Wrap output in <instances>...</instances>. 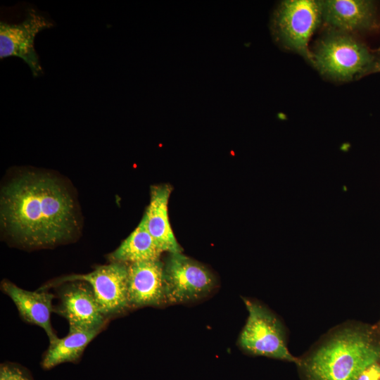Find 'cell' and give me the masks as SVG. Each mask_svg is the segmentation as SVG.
I'll use <instances>...</instances> for the list:
<instances>
[{
    "label": "cell",
    "mask_w": 380,
    "mask_h": 380,
    "mask_svg": "<svg viewBox=\"0 0 380 380\" xmlns=\"http://www.w3.org/2000/svg\"><path fill=\"white\" fill-rule=\"evenodd\" d=\"M1 222L18 243L30 247L68 240L77 228L68 190L56 179L35 172L23 174L2 188Z\"/></svg>",
    "instance_id": "6da1fadb"
},
{
    "label": "cell",
    "mask_w": 380,
    "mask_h": 380,
    "mask_svg": "<svg viewBox=\"0 0 380 380\" xmlns=\"http://www.w3.org/2000/svg\"><path fill=\"white\" fill-rule=\"evenodd\" d=\"M376 363L380 364V328L346 324L322 338L297 365L305 380H356Z\"/></svg>",
    "instance_id": "7a4b0ae2"
},
{
    "label": "cell",
    "mask_w": 380,
    "mask_h": 380,
    "mask_svg": "<svg viewBox=\"0 0 380 380\" xmlns=\"http://www.w3.org/2000/svg\"><path fill=\"white\" fill-rule=\"evenodd\" d=\"M374 60L364 44L338 31L322 38L312 54V63L320 72L337 80L369 73Z\"/></svg>",
    "instance_id": "3957f363"
},
{
    "label": "cell",
    "mask_w": 380,
    "mask_h": 380,
    "mask_svg": "<svg viewBox=\"0 0 380 380\" xmlns=\"http://www.w3.org/2000/svg\"><path fill=\"white\" fill-rule=\"evenodd\" d=\"M248 317L239 336V345L246 352L295 362L299 358L289 350L279 320L269 310L253 300L243 298Z\"/></svg>",
    "instance_id": "277c9868"
},
{
    "label": "cell",
    "mask_w": 380,
    "mask_h": 380,
    "mask_svg": "<svg viewBox=\"0 0 380 380\" xmlns=\"http://www.w3.org/2000/svg\"><path fill=\"white\" fill-rule=\"evenodd\" d=\"M322 20L319 1L288 0L283 1L277 11L274 27L287 48L312 63L308 44Z\"/></svg>",
    "instance_id": "5b68a950"
},
{
    "label": "cell",
    "mask_w": 380,
    "mask_h": 380,
    "mask_svg": "<svg viewBox=\"0 0 380 380\" xmlns=\"http://www.w3.org/2000/svg\"><path fill=\"white\" fill-rule=\"evenodd\" d=\"M165 301L180 303L198 299L215 285L213 274L182 253H170L164 264Z\"/></svg>",
    "instance_id": "8992f818"
},
{
    "label": "cell",
    "mask_w": 380,
    "mask_h": 380,
    "mask_svg": "<svg viewBox=\"0 0 380 380\" xmlns=\"http://www.w3.org/2000/svg\"><path fill=\"white\" fill-rule=\"evenodd\" d=\"M53 26L52 21L33 8L27 11L19 23H0V58L17 56L30 68L32 75L42 74L38 55L34 47L37 34Z\"/></svg>",
    "instance_id": "52a82bcc"
},
{
    "label": "cell",
    "mask_w": 380,
    "mask_h": 380,
    "mask_svg": "<svg viewBox=\"0 0 380 380\" xmlns=\"http://www.w3.org/2000/svg\"><path fill=\"white\" fill-rule=\"evenodd\" d=\"M127 274V264L112 262L98 267L88 274L65 277L57 282L82 281L89 284L101 311L107 317L129 307Z\"/></svg>",
    "instance_id": "ba28073f"
},
{
    "label": "cell",
    "mask_w": 380,
    "mask_h": 380,
    "mask_svg": "<svg viewBox=\"0 0 380 380\" xmlns=\"http://www.w3.org/2000/svg\"><path fill=\"white\" fill-rule=\"evenodd\" d=\"M57 311L67 319L69 331L102 329L106 319L92 288L85 283L72 284L64 289Z\"/></svg>",
    "instance_id": "9c48e42d"
},
{
    "label": "cell",
    "mask_w": 380,
    "mask_h": 380,
    "mask_svg": "<svg viewBox=\"0 0 380 380\" xmlns=\"http://www.w3.org/2000/svg\"><path fill=\"white\" fill-rule=\"evenodd\" d=\"M129 305H159L165 301L164 264L160 260L142 261L127 265Z\"/></svg>",
    "instance_id": "30bf717a"
},
{
    "label": "cell",
    "mask_w": 380,
    "mask_h": 380,
    "mask_svg": "<svg viewBox=\"0 0 380 380\" xmlns=\"http://www.w3.org/2000/svg\"><path fill=\"white\" fill-rule=\"evenodd\" d=\"M322 19L338 32L348 33L367 30L374 21L375 7L367 0H323Z\"/></svg>",
    "instance_id": "8fae6325"
},
{
    "label": "cell",
    "mask_w": 380,
    "mask_h": 380,
    "mask_svg": "<svg viewBox=\"0 0 380 380\" xmlns=\"http://www.w3.org/2000/svg\"><path fill=\"white\" fill-rule=\"evenodd\" d=\"M1 289L13 301L25 321L37 325L45 331L49 343L58 338L51 327L50 319L54 298L52 293L47 291H29L8 281H2Z\"/></svg>",
    "instance_id": "7c38bea8"
},
{
    "label": "cell",
    "mask_w": 380,
    "mask_h": 380,
    "mask_svg": "<svg viewBox=\"0 0 380 380\" xmlns=\"http://www.w3.org/2000/svg\"><path fill=\"white\" fill-rule=\"evenodd\" d=\"M172 188L168 184L152 186L149 205L143 216L146 227L163 252L182 253L171 228L167 204Z\"/></svg>",
    "instance_id": "4fadbf2b"
},
{
    "label": "cell",
    "mask_w": 380,
    "mask_h": 380,
    "mask_svg": "<svg viewBox=\"0 0 380 380\" xmlns=\"http://www.w3.org/2000/svg\"><path fill=\"white\" fill-rule=\"evenodd\" d=\"M162 253L148 232L142 217L136 229L108 258L112 262L130 264L159 260Z\"/></svg>",
    "instance_id": "5bb4252c"
},
{
    "label": "cell",
    "mask_w": 380,
    "mask_h": 380,
    "mask_svg": "<svg viewBox=\"0 0 380 380\" xmlns=\"http://www.w3.org/2000/svg\"><path fill=\"white\" fill-rule=\"evenodd\" d=\"M102 329L69 331L68 334L49 343L42 360V367L50 369L64 362H76L85 348Z\"/></svg>",
    "instance_id": "9a60e30c"
},
{
    "label": "cell",
    "mask_w": 380,
    "mask_h": 380,
    "mask_svg": "<svg viewBox=\"0 0 380 380\" xmlns=\"http://www.w3.org/2000/svg\"><path fill=\"white\" fill-rule=\"evenodd\" d=\"M0 380H32L30 373L20 365L4 363L0 367Z\"/></svg>",
    "instance_id": "2e32d148"
},
{
    "label": "cell",
    "mask_w": 380,
    "mask_h": 380,
    "mask_svg": "<svg viewBox=\"0 0 380 380\" xmlns=\"http://www.w3.org/2000/svg\"><path fill=\"white\" fill-rule=\"evenodd\" d=\"M356 380H380V364H374L365 369Z\"/></svg>",
    "instance_id": "e0dca14e"
},
{
    "label": "cell",
    "mask_w": 380,
    "mask_h": 380,
    "mask_svg": "<svg viewBox=\"0 0 380 380\" xmlns=\"http://www.w3.org/2000/svg\"><path fill=\"white\" fill-rule=\"evenodd\" d=\"M376 72H380V56L377 59L374 60V62L373 63L369 71V73Z\"/></svg>",
    "instance_id": "ac0fdd59"
},
{
    "label": "cell",
    "mask_w": 380,
    "mask_h": 380,
    "mask_svg": "<svg viewBox=\"0 0 380 380\" xmlns=\"http://www.w3.org/2000/svg\"><path fill=\"white\" fill-rule=\"evenodd\" d=\"M380 328V327H379Z\"/></svg>",
    "instance_id": "d6986e66"
}]
</instances>
